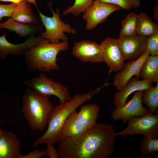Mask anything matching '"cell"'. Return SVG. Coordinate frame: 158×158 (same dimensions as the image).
I'll return each mask as SVG.
<instances>
[{"label": "cell", "instance_id": "ba28073f", "mask_svg": "<svg viewBox=\"0 0 158 158\" xmlns=\"http://www.w3.org/2000/svg\"><path fill=\"white\" fill-rule=\"evenodd\" d=\"M121 9L114 4L94 1L83 15V19L86 22V29H93L99 24L103 23L111 13Z\"/></svg>", "mask_w": 158, "mask_h": 158}, {"label": "cell", "instance_id": "8fae6325", "mask_svg": "<svg viewBox=\"0 0 158 158\" xmlns=\"http://www.w3.org/2000/svg\"><path fill=\"white\" fill-rule=\"evenodd\" d=\"M147 37L138 35L130 37H120L118 39L125 60L131 61L140 57L146 49Z\"/></svg>", "mask_w": 158, "mask_h": 158}, {"label": "cell", "instance_id": "f1b7e54d", "mask_svg": "<svg viewBox=\"0 0 158 158\" xmlns=\"http://www.w3.org/2000/svg\"><path fill=\"white\" fill-rule=\"evenodd\" d=\"M18 5L14 3L8 5L0 4V21L4 17H11Z\"/></svg>", "mask_w": 158, "mask_h": 158}, {"label": "cell", "instance_id": "e0dca14e", "mask_svg": "<svg viewBox=\"0 0 158 158\" xmlns=\"http://www.w3.org/2000/svg\"><path fill=\"white\" fill-rule=\"evenodd\" d=\"M4 28L15 32L19 36L27 39L41 33L43 30L41 24H25L17 22L11 18L0 23V29Z\"/></svg>", "mask_w": 158, "mask_h": 158}, {"label": "cell", "instance_id": "44dd1931", "mask_svg": "<svg viewBox=\"0 0 158 158\" xmlns=\"http://www.w3.org/2000/svg\"><path fill=\"white\" fill-rule=\"evenodd\" d=\"M140 77L152 83L158 82V55H149L140 71Z\"/></svg>", "mask_w": 158, "mask_h": 158}, {"label": "cell", "instance_id": "cb8c5ba5", "mask_svg": "<svg viewBox=\"0 0 158 158\" xmlns=\"http://www.w3.org/2000/svg\"><path fill=\"white\" fill-rule=\"evenodd\" d=\"M142 102L145 104L152 114H158V82L156 83L155 87L143 90Z\"/></svg>", "mask_w": 158, "mask_h": 158}, {"label": "cell", "instance_id": "7c38bea8", "mask_svg": "<svg viewBox=\"0 0 158 158\" xmlns=\"http://www.w3.org/2000/svg\"><path fill=\"white\" fill-rule=\"evenodd\" d=\"M72 53L83 63H99L104 61L100 45L90 40H83L75 43Z\"/></svg>", "mask_w": 158, "mask_h": 158}, {"label": "cell", "instance_id": "f546056e", "mask_svg": "<svg viewBox=\"0 0 158 158\" xmlns=\"http://www.w3.org/2000/svg\"><path fill=\"white\" fill-rule=\"evenodd\" d=\"M44 156H47L46 149L42 150L36 149L30 152L26 155L20 154L19 158H39Z\"/></svg>", "mask_w": 158, "mask_h": 158}, {"label": "cell", "instance_id": "8992f818", "mask_svg": "<svg viewBox=\"0 0 158 158\" xmlns=\"http://www.w3.org/2000/svg\"><path fill=\"white\" fill-rule=\"evenodd\" d=\"M40 71L39 76L24 80L23 83L39 94L49 97L56 96L59 98L60 103L71 99V97L66 86L47 78Z\"/></svg>", "mask_w": 158, "mask_h": 158}, {"label": "cell", "instance_id": "7a4b0ae2", "mask_svg": "<svg viewBox=\"0 0 158 158\" xmlns=\"http://www.w3.org/2000/svg\"><path fill=\"white\" fill-rule=\"evenodd\" d=\"M105 87L104 84L93 91L83 94L74 95L70 100L53 107L47 121L48 128L44 133L32 144L36 147L42 144H54L61 139V130L66 120L74 110L80 105L98 94Z\"/></svg>", "mask_w": 158, "mask_h": 158}, {"label": "cell", "instance_id": "7402d4cb", "mask_svg": "<svg viewBox=\"0 0 158 158\" xmlns=\"http://www.w3.org/2000/svg\"><path fill=\"white\" fill-rule=\"evenodd\" d=\"M137 32L138 35L148 37L158 33V24L146 13L141 12L138 15Z\"/></svg>", "mask_w": 158, "mask_h": 158}, {"label": "cell", "instance_id": "d4e9b609", "mask_svg": "<svg viewBox=\"0 0 158 158\" xmlns=\"http://www.w3.org/2000/svg\"><path fill=\"white\" fill-rule=\"evenodd\" d=\"M139 150L143 157L154 152H158V138L144 135L142 141L140 145Z\"/></svg>", "mask_w": 158, "mask_h": 158}, {"label": "cell", "instance_id": "4dcf8cb0", "mask_svg": "<svg viewBox=\"0 0 158 158\" xmlns=\"http://www.w3.org/2000/svg\"><path fill=\"white\" fill-rule=\"evenodd\" d=\"M46 150L47 156L50 158H58L59 157V153L54 146V144L48 143Z\"/></svg>", "mask_w": 158, "mask_h": 158}, {"label": "cell", "instance_id": "3957f363", "mask_svg": "<svg viewBox=\"0 0 158 158\" xmlns=\"http://www.w3.org/2000/svg\"><path fill=\"white\" fill-rule=\"evenodd\" d=\"M68 47L67 40L55 44L44 38L36 46L24 51L23 55L26 67L30 71L58 70L60 67L56 63L57 55L59 51H65Z\"/></svg>", "mask_w": 158, "mask_h": 158}, {"label": "cell", "instance_id": "4fadbf2b", "mask_svg": "<svg viewBox=\"0 0 158 158\" xmlns=\"http://www.w3.org/2000/svg\"><path fill=\"white\" fill-rule=\"evenodd\" d=\"M149 55V51L146 49L143 54L138 59L125 63L124 67L117 72L114 75L113 85L119 90L133 76H136L139 79L141 67Z\"/></svg>", "mask_w": 158, "mask_h": 158}, {"label": "cell", "instance_id": "30bf717a", "mask_svg": "<svg viewBox=\"0 0 158 158\" xmlns=\"http://www.w3.org/2000/svg\"><path fill=\"white\" fill-rule=\"evenodd\" d=\"M100 45L104 61L110 71L117 72L122 69L125 59L120 49L118 39L107 37Z\"/></svg>", "mask_w": 158, "mask_h": 158}, {"label": "cell", "instance_id": "836d02e7", "mask_svg": "<svg viewBox=\"0 0 158 158\" xmlns=\"http://www.w3.org/2000/svg\"><path fill=\"white\" fill-rule=\"evenodd\" d=\"M26 2L29 3H32L35 6L38 10L39 9L36 2L35 0H26Z\"/></svg>", "mask_w": 158, "mask_h": 158}, {"label": "cell", "instance_id": "277c9868", "mask_svg": "<svg viewBox=\"0 0 158 158\" xmlns=\"http://www.w3.org/2000/svg\"><path fill=\"white\" fill-rule=\"evenodd\" d=\"M49 97L39 94L30 88L25 89L22 96L21 111L32 130L42 131L45 129L53 107Z\"/></svg>", "mask_w": 158, "mask_h": 158}, {"label": "cell", "instance_id": "52a82bcc", "mask_svg": "<svg viewBox=\"0 0 158 158\" xmlns=\"http://www.w3.org/2000/svg\"><path fill=\"white\" fill-rule=\"evenodd\" d=\"M127 127L123 130L116 133V135L123 137L137 134H142L158 138V115L150 111L140 117L133 116L127 121Z\"/></svg>", "mask_w": 158, "mask_h": 158}, {"label": "cell", "instance_id": "603a6c76", "mask_svg": "<svg viewBox=\"0 0 158 158\" xmlns=\"http://www.w3.org/2000/svg\"><path fill=\"white\" fill-rule=\"evenodd\" d=\"M138 15L133 12L129 14L125 18L121 21V28L120 37H130L137 34V26Z\"/></svg>", "mask_w": 158, "mask_h": 158}, {"label": "cell", "instance_id": "e575fe53", "mask_svg": "<svg viewBox=\"0 0 158 158\" xmlns=\"http://www.w3.org/2000/svg\"><path fill=\"white\" fill-rule=\"evenodd\" d=\"M3 130L1 129V127H0V133Z\"/></svg>", "mask_w": 158, "mask_h": 158}, {"label": "cell", "instance_id": "1f68e13d", "mask_svg": "<svg viewBox=\"0 0 158 158\" xmlns=\"http://www.w3.org/2000/svg\"><path fill=\"white\" fill-rule=\"evenodd\" d=\"M26 0H0V1L4 2H10L18 5L23 1H26Z\"/></svg>", "mask_w": 158, "mask_h": 158}, {"label": "cell", "instance_id": "d6a6232c", "mask_svg": "<svg viewBox=\"0 0 158 158\" xmlns=\"http://www.w3.org/2000/svg\"><path fill=\"white\" fill-rule=\"evenodd\" d=\"M154 17L156 20H158V0L157 1V5L154 8Z\"/></svg>", "mask_w": 158, "mask_h": 158}, {"label": "cell", "instance_id": "6da1fadb", "mask_svg": "<svg viewBox=\"0 0 158 158\" xmlns=\"http://www.w3.org/2000/svg\"><path fill=\"white\" fill-rule=\"evenodd\" d=\"M110 124L97 123L81 135L64 138L58 146L60 158H109L117 136Z\"/></svg>", "mask_w": 158, "mask_h": 158}, {"label": "cell", "instance_id": "9c48e42d", "mask_svg": "<svg viewBox=\"0 0 158 158\" xmlns=\"http://www.w3.org/2000/svg\"><path fill=\"white\" fill-rule=\"evenodd\" d=\"M143 90L135 92L130 101L124 105L112 110L111 117L114 121L121 120L126 123L133 116L140 117L147 114L149 110L143 107L142 104V95Z\"/></svg>", "mask_w": 158, "mask_h": 158}, {"label": "cell", "instance_id": "5b68a950", "mask_svg": "<svg viewBox=\"0 0 158 158\" xmlns=\"http://www.w3.org/2000/svg\"><path fill=\"white\" fill-rule=\"evenodd\" d=\"M49 6L53 14L52 17L44 16L39 9L38 10L42 24L45 28V32L41 33L40 35L44 39L49 40L52 44L59 43L60 40L62 41L67 40V37L64 32L75 35L76 29L72 28L69 24L65 23L61 20L58 8L56 9L55 13L50 4Z\"/></svg>", "mask_w": 158, "mask_h": 158}, {"label": "cell", "instance_id": "4316f807", "mask_svg": "<svg viewBox=\"0 0 158 158\" xmlns=\"http://www.w3.org/2000/svg\"><path fill=\"white\" fill-rule=\"evenodd\" d=\"M102 2L116 5L122 9L127 11L132 8H138L140 6V0H95Z\"/></svg>", "mask_w": 158, "mask_h": 158}, {"label": "cell", "instance_id": "d6986e66", "mask_svg": "<svg viewBox=\"0 0 158 158\" xmlns=\"http://www.w3.org/2000/svg\"><path fill=\"white\" fill-rule=\"evenodd\" d=\"M87 130L79 121L78 112L75 110L69 116L63 124L61 131V140L64 138L79 136Z\"/></svg>", "mask_w": 158, "mask_h": 158}, {"label": "cell", "instance_id": "484cf974", "mask_svg": "<svg viewBox=\"0 0 158 158\" xmlns=\"http://www.w3.org/2000/svg\"><path fill=\"white\" fill-rule=\"evenodd\" d=\"M94 1V0H75L73 5L69 6L63 11L62 15L71 13L74 16L77 17L84 12L92 5Z\"/></svg>", "mask_w": 158, "mask_h": 158}, {"label": "cell", "instance_id": "83f0119b", "mask_svg": "<svg viewBox=\"0 0 158 158\" xmlns=\"http://www.w3.org/2000/svg\"><path fill=\"white\" fill-rule=\"evenodd\" d=\"M146 49L151 55H158V33L147 37Z\"/></svg>", "mask_w": 158, "mask_h": 158}, {"label": "cell", "instance_id": "9a60e30c", "mask_svg": "<svg viewBox=\"0 0 158 158\" xmlns=\"http://www.w3.org/2000/svg\"><path fill=\"white\" fill-rule=\"evenodd\" d=\"M154 87L152 83L148 81L140 80L135 77H132L115 94L114 104L116 107H121L126 103L128 97L132 93L138 90H148Z\"/></svg>", "mask_w": 158, "mask_h": 158}, {"label": "cell", "instance_id": "ffe728a7", "mask_svg": "<svg viewBox=\"0 0 158 158\" xmlns=\"http://www.w3.org/2000/svg\"><path fill=\"white\" fill-rule=\"evenodd\" d=\"M100 108L96 104H86L81 106L78 112V118L83 126L87 130L96 123Z\"/></svg>", "mask_w": 158, "mask_h": 158}, {"label": "cell", "instance_id": "5bb4252c", "mask_svg": "<svg viewBox=\"0 0 158 158\" xmlns=\"http://www.w3.org/2000/svg\"><path fill=\"white\" fill-rule=\"evenodd\" d=\"M6 35V33H4L0 36V57L3 60L9 54L19 56L23 55L25 50L36 46L44 38L40 35L37 37L33 36L28 38L22 43L14 44L7 40Z\"/></svg>", "mask_w": 158, "mask_h": 158}, {"label": "cell", "instance_id": "ac0fdd59", "mask_svg": "<svg viewBox=\"0 0 158 158\" xmlns=\"http://www.w3.org/2000/svg\"><path fill=\"white\" fill-rule=\"evenodd\" d=\"M11 17L15 20L24 24H42L40 18L33 11L30 4L26 1L18 5Z\"/></svg>", "mask_w": 158, "mask_h": 158}, {"label": "cell", "instance_id": "2e32d148", "mask_svg": "<svg viewBox=\"0 0 158 158\" xmlns=\"http://www.w3.org/2000/svg\"><path fill=\"white\" fill-rule=\"evenodd\" d=\"M20 147V140L12 131L0 133V158H19Z\"/></svg>", "mask_w": 158, "mask_h": 158}]
</instances>
